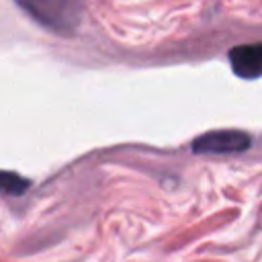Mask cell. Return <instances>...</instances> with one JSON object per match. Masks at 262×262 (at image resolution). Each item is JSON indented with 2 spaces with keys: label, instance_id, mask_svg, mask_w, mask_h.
I'll return each instance as SVG.
<instances>
[{
  "label": "cell",
  "instance_id": "6da1fadb",
  "mask_svg": "<svg viewBox=\"0 0 262 262\" xmlns=\"http://www.w3.org/2000/svg\"><path fill=\"white\" fill-rule=\"evenodd\" d=\"M14 2L39 25L59 35L74 33L82 20V6L78 0H14Z\"/></svg>",
  "mask_w": 262,
  "mask_h": 262
},
{
  "label": "cell",
  "instance_id": "7a4b0ae2",
  "mask_svg": "<svg viewBox=\"0 0 262 262\" xmlns=\"http://www.w3.org/2000/svg\"><path fill=\"white\" fill-rule=\"evenodd\" d=\"M252 145V137L237 129L209 131L192 141L194 154H237Z\"/></svg>",
  "mask_w": 262,
  "mask_h": 262
},
{
  "label": "cell",
  "instance_id": "3957f363",
  "mask_svg": "<svg viewBox=\"0 0 262 262\" xmlns=\"http://www.w3.org/2000/svg\"><path fill=\"white\" fill-rule=\"evenodd\" d=\"M229 63L235 76L254 80L262 76V43L237 45L229 51Z\"/></svg>",
  "mask_w": 262,
  "mask_h": 262
},
{
  "label": "cell",
  "instance_id": "277c9868",
  "mask_svg": "<svg viewBox=\"0 0 262 262\" xmlns=\"http://www.w3.org/2000/svg\"><path fill=\"white\" fill-rule=\"evenodd\" d=\"M29 188V180L14 174V172H6V170H0V192L4 194H23L25 190Z\"/></svg>",
  "mask_w": 262,
  "mask_h": 262
}]
</instances>
